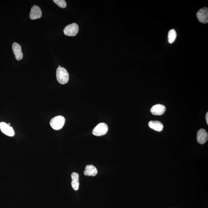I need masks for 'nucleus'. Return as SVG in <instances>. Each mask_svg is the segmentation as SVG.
<instances>
[{
	"label": "nucleus",
	"instance_id": "4",
	"mask_svg": "<svg viewBox=\"0 0 208 208\" xmlns=\"http://www.w3.org/2000/svg\"><path fill=\"white\" fill-rule=\"evenodd\" d=\"M79 31V26L76 23H72L66 26L64 29L65 35L67 36H74Z\"/></svg>",
	"mask_w": 208,
	"mask_h": 208
},
{
	"label": "nucleus",
	"instance_id": "2",
	"mask_svg": "<svg viewBox=\"0 0 208 208\" xmlns=\"http://www.w3.org/2000/svg\"><path fill=\"white\" fill-rule=\"evenodd\" d=\"M65 118L62 116H58L51 120L50 124L51 127L55 130H59L63 127L65 125Z\"/></svg>",
	"mask_w": 208,
	"mask_h": 208
},
{
	"label": "nucleus",
	"instance_id": "9",
	"mask_svg": "<svg viewBox=\"0 0 208 208\" xmlns=\"http://www.w3.org/2000/svg\"><path fill=\"white\" fill-rule=\"evenodd\" d=\"M12 49L16 60L18 61L21 60L23 58V55L22 52L21 45L18 43H13Z\"/></svg>",
	"mask_w": 208,
	"mask_h": 208
},
{
	"label": "nucleus",
	"instance_id": "16",
	"mask_svg": "<svg viewBox=\"0 0 208 208\" xmlns=\"http://www.w3.org/2000/svg\"><path fill=\"white\" fill-rule=\"evenodd\" d=\"M205 118L206 120V122H207V124H208V113L207 112L206 113Z\"/></svg>",
	"mask_w": 208,
	"mask_h": 208
},
{
	"label": "nucleus",
	"instance_id": "1",
	"mask_svg": "<svg viewBox=\"0 0 208 208\" xmlns=\"http://www.w3.org/2000/svg\"><path fill=\"white\" fill-rule=\"evenodd\" d=\"M56 77L58 82L61 84H67L68 82L69 75L67 71L62 67H59L56 70Z\"/></svg>",
	"mask_w": 208,
	"mask_h": 208
},
{
	"label": "nucleus",
	"instance_id": "12",
	"mask_svg": "<svg viewBox=\"0 0 208 208\" xmlns=\"http://www.w3.org/2000/svg\"><path fill=\"white\" fill-rule=\"evenodd\" d=\"M72 179V188L75 190H78L79 187V175L76 172H73L71 175Z\"/></svg>",
	"mask_w": 208,
	"mask_h": 208
},
{
	"label": "nucleus",
	"instance_id": "15",
	"mask_svg": "<svg viewBox=\"0 0 208 208\" xmlns=\"http://www.w3.org/2000/svg\"><path fill=\"white\" fill-rule=\"evenodd\" d=\"M53 2L61 8H65L67 6V3L65 0H54Z\"/></svg>",
	"mask_w": 208,
	"mask_h": 208
},
{
	"label": "nucleus",
	"instance_id": "13",
	"mask_svg": "<svg viewBox=\"0 0 208 208\" xmlns=\"http://www.w3.org/2000/svg\"><path fill=\"white\" fill-rule=\"evenodd\" d=\"M148 125L152 129L158 131H162L163 128V125L159 121H150Z\"/></svg>",
	"mask_w": 208,
	"mask_h": 208
},
{
	"label": "nucleus",
	"instance_id": "10",
	"mask_svg": "<svg viewBox=\"0 0 208 208\" xmlns=\"http://www.w3.org/2000/svg\"><path fill=\"white\" fill-rule=\"evenodd\" d=\"M165 110L166 108L164 106L158 104L153 106L152 108L150 111L152 114L155 115H161L164 113Z\"/></svg>",
	"mask_w": 208,
	"mask_h": 208
},
{
	"label": "nucleus",
	"instance_id": "6",
	"mask_svg": "<svg viewBox=\"0 0 208 208\" xmlns=\"http://www.w3.org/2000/svg\"><path fill=\"white\" fill-rule=\"evenodd\" d=\"M0 129L3 133L9 136H13L14 135V131L12 127L5 122L0 123Z\"/></svg>",
	"mask_w": 208,
	"mask_h": 208
},
{
	"label": "nucleus",
	"instance_id": "11",
	"mask_svg": "<svg viewBox=\"0 0 208 208\" xmlns=\"http://www.w3.org/2000/svg\"><path fill=\"white\" fill-rule=\"evenodd\" d=\"M98 173L97 168L93 165H88L84 171V175L88 176H95Z\"/></svg>",
	"mask_w": 208,
	"mask_h": 208
},
{
	"label": "nucleus",
	"instance_id": "3",
	"mask_svg": "<svg viewBox=\"0 0 208 208\" xmlns=\"http://www.w3.org/2000/svg\"><path fill=\"white\" fill-rule=\"evenodd\" d=\"M108 129L109 128L106 123H99L93 130V134L97 136H102L107 133Z\"/></svg>",
	"mask_w": 208,
	"mask_h": 208
},
{
	"label": "nucleus",
	"instance_id": "5",
	"mask_svg": "<svg viewBox=\"0 0 208 208\" xmlns=\"http://www.w3.org/2000/svg\"><path fill=\"white\" fill-rule=\"evenodd\" d=\"M197 16L199 21L201 23L204 24L208 23V8H204L200 9L197 13Z\"/></svg>",
	"mask_w": 208,
	"mask_h": 208
},
{
	"label": "nucleus",
	"instance_id": "7",
	"mask_svg": "<svg viewBox=\"0 0 208 208\" xmlns=\"http://www.w3.org/2000/svg\"><path fill=\"white\" fill-rule=\"evenodd\" d=\"M42 16L41 10L39 7L35 5L32 8L29 16L30 19L32 20L38 19L41 18Z\"/></svg>",
	"mask_w": 208,
	"mask_h": 208
},
{
	"label": "nucleus",
	"instance_id": "14",
	"mask_svg": "<svg viewBox=\"0 0 208 208\" xmlns=\"http://www.w3.org/2000/svg\"><path fill=\"white\" fill-rule=\"evenodd\" d=\"M177 37V33L175 29L170 30L168 34V42L169 43L172 44L175 41Z\"/></svg>",
	"mask_w": 208,
	"mask_h": 208
},
{
	"label": "nucleus",
	"instance_id": "8",
	"mask_svg": "<svg viewBox=\"0 0 208 208\" xmlns=\"http://www.w3.org/2000/svg\"><path fill=\"white\" fill-rule=\"evenodd\" d=\"M208 135L205 130L201 129L199 130L197 133L198 142L200 144H204L208 140Z\"/></svg>",
	"mask_w": 208,
	"mask_h": 208
}]
</instances>
